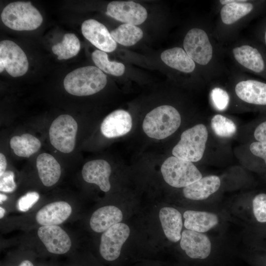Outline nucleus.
Here are the masks:
<instances>
[{
    "mask_svg": "<svg viewBox=\"0 0 266 266\" xmlns=\"http://www.w3.org/2000/svg\"><path fill=\"white\" fill-rule=\"evenodd\" d=\"M180 239L181 248L189 257L204 259L209 255L211 248L210 241L201 233L184 230Z\"/></svg>",
    "mask_w": 266,
    "mask_h": 266,
    "instance_id": "obj_16",
    "label": "nucleus"
},
{
    "mask_svg": "<svg viewBox=\"0 0 266 266\" xmlns=\"http://www.w3.org/2000/svg\"><path fill=\"white\" fill-rule=\"evenodd\" d=\"M258 37L261 44L266 49V20L263 23L259 30Z\"/></svg>",
    "mask_w": 266,
    "mask_h": 266,
    "instance_id": "obj_37",
    "label": "nucleus"
},
{
    "mask_svg": "<svg viewBox=\"0 0 266 266\" xmlns=\"http://www.w3.org/2000/svg\"><path fill=\"white\" fill-rule=\"evenodd\" d=\"M252 205L257 220L261 223L266 222V194L257 195L253 200Z\"/></svg>",
    "mask_w": 266,
    "mask_h": 266,
    "instance_id": "obj_34",
    "label": "nucleus"
},
{
    "mask_svg": "<svg viewBox=\"0 0 266 266\" xmlns=\"http://www.w3.org/2000/svg\"><path fill=\"white\" fill-rule=\"evenodd\" d=\"M7 166L6 159L1 152L0 153V177L5 172Z\"/></svg>",
    "mask_w": 266,
    "mask_h": 266,
    "instance_id": "obj_38",
    "label": "nucleus"
},
{
    "mask_svg": "<svg viewBox=\"0 0 266 266\" xmlns=\"http://www.w3.org/2000/svg\"><path fill=\"white\" fill-rule=\"evenodd\" d=\"M161 59L170 67L183 73H192L196 68L195 62L181 47H175L165 50L161 55Z\"/></svg>",
    "mask_w": 266,
    "mask_h": 266,
    "instance_id": "obj_24",
    "label": "nucleus"
},
{
    "mask_svg": "<svg viewBox=\"0 0 266 266\" xmlns=\"http://www.w3.org/2000/svg\"><path fill=\"white\" fill-rule=\"evenodd\" d=\"M39 195L36 192H30L21 197L18 200L17 207L19 210H29L39 200Z\"/></svg>",
    "mask_w": 266,
    "mask_h": 266,
    "instance_id": "obj_35",
    "label": "nucleus"
},
{
    "mask_svg": "<svg viewBox=\"0 0 266 266\" xmlns=\"http://www.w3.org/2000/svg\"><path fill=\"white\" fill-rule=\"evenodd\" d=\"M37 234L51 253L63 254L71 247V241L68 235L58 225L41 226L38 230Z\"/></svg>",
    "mask_w": 266,
    "mask_h": 266,
    "instance_id": "obj_15",
    "label": "nucleus"
},
{
    "mask_svg": "<svg viewBox=\"0 0 266 266\" xmlns=\"http://www.w3.org/2000/svg\"><path fill=\"white\" fill-rule=\"evenodd\" d=\"M7 198V197L5 195L0 193V204H1L3 202V201L6 200Z\"/></svg>",
    "mask_w": 266,
    "mask_h": 266,
    "instance_id": "obj_40",
    "label": "nucleus"
},
{
    "mask_svg": "<svg viewBox=\"0 0 266 266\" xmlns=\"http://www.w3.org/2000/svg\"><path fill=\"white\" fill-rule=\"evenodd\" d=\"M249 132L250 141H266V115L253 123Z\"/></svg>",
    "mask_w": 266,
    "mask_h": 266,
    "instance_id": "obj_33",
    "label": "nucleus"
},
{
    "mask_svg": "<svg viewBox=\"0 0 266 266\" xmlns=\"http://www.w3.org/2000/svg\"><path fill=\"white\" fill-rule=\"evenodd\" d=\"M5 213V209L2 207H0V219L3 217Z\"/></svg>",
    "mask_w": 266,
    "mask_h": 266,
    "instance_id": "obj_41",
    "label": "nucleus"
},
{
    "mask_svg": "<svg viewBox=\"0 0 266 266\" xmlns=\"http://www.w3.org/2000/svg\"><path fill=\"white\" fill-rule=\"evenodd\" d=\"M0 17L6 27L18 31L35 30L43 21L41 14L31 2L10 3L4 8Z\"/></svg>",
    "mask_w": 266,
    "mask_h": 266,
    "instance_id": "obj_4",
    "label": "nucleus"
},
{
    "mask_svg": "<svg viewBox=\"0 0 266 266\" xmlns=\"http://www.w3.org/2000/svg\"><path fill=\"white\" fill-rule=\"evenodd\" d=\"M80 49V43L75 34L66 33L61 42L53 45L52 50L58 60H66L76 56Z\"/></svg>",
    "mask_w": 266,
    "mask_h": 266,
    "instance_id": "obj_29",
    "label": "nucleus"
},
{
    "mask_svg": "<svg viewBox=\"0 0 266 266\" xmlns=\"http://www.w3.org/2000/svg\"><path fill=\"white\" fill-rule=\"evenodd\" d=\"M14 174L12 171H6L0 177V191L4 193H12L16 188Z\"/></svg>",
    "mask_w": 266,
    "mask_h": 266,
    "instance_id": "obj_36",
    "label": "nucleus"
},
{
    "mask_svg": "<svg viewBox=\"0 0 266 266\" xmlns=\"http://www.w3.org/2000/svg\"><path fill=\"white\" fill-rule=\"evenodd\" d=\"M181 123V117L177 109L170 105H163L146 114L142 129L148 137L160 140L173 134Z\"/></svg>",
    "mask_w": 266,
    "mask_h": 266,
    "instance_id": "obj_1",
    "label": "nucleus"
},
{
    "mask_svg": "<svg viewBox=\"0 0 266 266\" xmlns=\"http://www.w3.org/2000/svg\"><path fill=\"white\" fill-rule=\"evenodd\" d=\"M77 129V123L73 117L68 114L59 116L49 128L51 144L61 152H71L75 146Z\"/></svg>",
    "mask_w": 266,
    "mask_h": 266,
    "instance_id": "obj_7",
    "label": "nucleus"
},
{
    "mask_svg": "<svg viewBox=\"0 0 266 266\" xmlns=\"http://www.w3.org/2000/svg\"><path fill=\"white\" fill-rule=\"evenodd\" d=\"M161 171L166 183L175 188H184L202 177L193 163L173 156L164 162Z\"/></svg>",
    "mask_w": 266,
    "mask_h": 266,
    "instance_id": "obj_5",
    "label": "nucleus"
},
{
    "mask_svg": "<svg viewBox=\"0 0 266 266\" xmlns=\"http://www.w3.org/2000/svg\"><path fill=\"white\" fill-rule=\"evenodd\" d=\"M232 54L243 68L266 79V49L261 44L245 42L233 47Z\"/></svg>",
    "mask_w": 266,
    "mask_h": 266,
    "instance_id": "obj_8",
    "label": "nucleus"
},
{
    "mask_svg": "<svg viewBox=\"0 0 266 266\" xmlns=\"http://www.w3.org/2000/svg\"><path fill=\"white\" fill-rule=\"evenodd\" d=\"M111 173L110 164L102 159L90 161L84 165L82 169V175L84 181L97 185L101 190L105 192L110 189L109 176Z\"/></svg>",
    "mask_w": 266,
    "mask_h": 266,
    "instance_id": "obj_17",
    "label": "nucleus"
},
{
    "mask_svg": "<svg viewBox=\"0 0 266 266\" xmlns=\"http://www.w3.org/2000/svg\"><path fill=\"white\" fill-rule=\"evenodd\" d=\"M110 34L116 42L130 46L140 40L143 33L142 30L137 26L125 23L111 31Z\"/></svg>",
    "mask_w": 266,
    "mask_h": 266,
    "instance_id": "obj_27",
    "label": "nucleus"
},
{
    "mask_svg": "<svg viewBox=\"0 0 266 266\" xmlns=\"http://www.w3.org/2000/svg\"><path fill=\"white\" fill-rule=\"evenodd\" d=\"M122 219L123 214L119 208L113 205H107L98 209L93 213L90 226L95 232L101 233L121 223Z\"/></svg>",
    "mask_w": 266,
    "mask_h": 266,
    "instance_id": "obj_21",
    "label": "nucleus"
},
{
    "mask_svg": "<svg viewBox=\"0 0 266 266\" xmlns=\"http://www.w3.org/2000/svg\"><path fill=\"white\" fill-rule=\"evenodd\" d=\"M219 2L223 5L220 11L221 21L227 26L258 14L266 4V1L246 0H221Z\"/></svg>",
    "mask_w": 266,
    "mask_h": 266,
    "instance_id": "obj_9",
    "label": "nucleus"
},
{
    "mask_svg": "<svg viewBox=\"0 0 266 266\" xmlns=\"http://www.w3.org/2000/svg\"><path fill=\"white\" fill-rule=\"evenodd\" d=\"M247 151L249 161L253 166L266 168V141H250Z\"/></svg>",
    "mask_w": 266,
    "mask_h": 266,
    "instance_id": "obj_31",
    "label": "nucleus"
},
{
    "mask_svg": "<svg viewBox=\"0 0 266 266\" xmlns=\"http://www.w3.org/2000/svg\"><path fill=\"white\" fill-rule=\"evenodd\" d=\"M132 127V119L130 113L124 110H116L108 115L100 125L101 133L111 138L128 133Z\"/></svg>",
    "mask_w": 266,
    "mask_h": 266,
    "instance_id": "obj_18",
    "label": "nucleus"
},
{
    "mask_svg": "<svg viewBox=\"0 0 266 266\" xmlns=\"http://www.w3.org/2000/svg\"><path fill=\"white\" fill-rule=\"evenodd\" d=\"M81 32L88 41L101 51L111 52L117 47L116 41L106 27L94 19H88L83 22Z\"/></svg>",
    "mask_w": 266,
    "mask_h": 266,
    "instance_id": "obj_14",
    "label": "nucleus"
},
{
    "mask_svg": "<svg viewBox=\"0 0 266 266\" xmlns=\"http://www.w3.org/2000/svg\"><path fill=\"white\" fill-rule=\"evenodd\" d=\"M27 57L20 47L11 40L0 42V72L5 69L11 76L24 75L28 71Z\"/></svg>",
    "mask_w": 266,
    "mask_h": 266,
    "instance_id": "obj_10",
    "label": "nucleus"
},
{
    "mask_svg": "<svg viewBox=\"0 0 266 266\" xmlns=\"http://www.w3.org/2000/svg\"><path fill=\"white\" fill-rule=\"evenodd\" d=\"M183 47L196 64L205 68L212 64L214 47L208 33L204 28L190 29L185 36Z\"/></svg>",
    "mask_w": 266,
    "mask_h": 266,
    "instance_id": "obj_6",
    "label": "nucleus"
},
{
    "mask_svg": "<svg viewBox=\"0 0 266 266\" xmlns=\"http://www.w3.org/2000/svg\"><path fill=\"white\" fill-rule=\"evenodd\" d=\"M106 14L124 23L138 25L147 17L146 9L138 3L133 1H113L108 3Z\"/></svg>",
    "mask_w": 266,
    "mask_h": 266,
    "instance_id": "obj_13",
    "label": "nucleus"
},
{
    "mask_svg": "<svg viewBox=\"0 0 266 266\" xmlns=\"http://www.w3.org/2000/svg\"><path fill=\"white\" fill-rule=\"evenodd\" d=\"M130 233L129 226L122 223L117 224L104 232L100 245V252L102 258L108 261L116 260Z\"/></svg>",
    "mask_w": 266,
    "mask_h": 266,
    "instance_id": "obj_12",
    "label": "nucleus"
},
{
    "mask_svg": "<svg viewBox=\"0 0 266 266\" xmlns=\"http://www.w3.org/2000/svg\"><path fill=\"white\" fill-rule=\"evenodd\" d=\"M159 218L167 238L173 242L180 240L183 225L181 213L174 208L165 207L160 210Z\"/></svg>",
    "mask_w": 266,
    "mask_h": 266,
    "instance_id": "obj_23",
    "label": "nucleus"
},
{
    "mask_svg": "<svg viewBox=\"0 0 266 266\" xmlns=\"http://www.w3.org/2000/svg\"><path fill=\"white\" fill-rule=\"evenodd\" d=\"M220 185L219 177L214 175H208L183 188V193L187 199L195 200H203L217 192Z\"/></svg>",
    "mask_w": 266,
    "mask_h": 266,
    "instance_id": "obj_20",
    "label": "nucleus"
},
{
    "mask_svg": "<svg viewBox=\"0 0 266 266\" xmlns=\"http://www.w3.org/2000/svg\"><path fill=\"white\" fill-rule=\"evenodd\" d=\"M209 136L206 126L197 124L185 130L172 150V154L180 159L192 163L200 161L204 156Z\"/></svg>",
    "mask_w": 266,
    "mask_h": 266,
    "instance_id": "obj_3",
    "label": "nucleus"
},
{
    "mask_svg": "<svg viewBox=\"0 0 266 266\" xmlns=\"http://www.w3.org/2000/svg\"><path fill=\"white\" fill-rule=\"evenodd\" d=\"M92 59L97 67L106 73L119 76L125 71V67L123 64L110 61L106 52L100 50L93 52Z\"/></svg>",
    "mask_w": 266,
    "mask_h": 266,
    "instance_id": "obj_30",
    "label": "nucleus"
},
{
    "mask_svg": "<svg viewBox=\"0 0 266 266\" xmlns=\"http://www.w3.org/2000/svg\"><path fill=\"white\" fill-rule=\"evenodd\" d=\"M106 83V75L98 67L92 66L75 69L64 80L65 90L76 96L95 94L101 90Z\"/></svg>",
    "mask_w": 266,
    "mask_h": 266,
    "instance_id": "obj_2",
    "label": "nucleus"
},
{
    "mask_svg": "<svg viewBox=\"0 0 266 266\" xmlns=\"http://www.w3.org/2000/svg\"><path fill=\"white\" fill-rule=\"evenodd\" d=\"M234 92L237 98L255 110L266 113V82L254 79L237 82Z\"/></svg>",
    "mask_w": 266,
    "mask_h": 266,
    "instance_id": "obj_11",
    "label": "nucleus"
},
{
    "mask_svg": "<svg viewBox=\"0 0 266 266\" xmlns=\"http://www.w3.org/2000/svg\"><path fill=\"white\" fill-rule=\"evenodd\" d=\"M183 217L184 226L187 230L201 233L211 229L218 222L216 215L207 212L187 210Z\"/></svg>",
    "mask_w": 266,
    "mask_h": 266,
    "instance_id": "obj_25",
    "label": "nucleus"
},
{
    "mask_svg": "<svg viewBox=\"0 0 266 266\" xmlns=\"http://www.w3.org/2000/svg\"><path fill=\"white\" fill-rule=\"evenodd\" d=\"M71 212V207L67 202L55 201L39 209L36 214V220L41 226L58 225L66 221Z\"/></svg>",
    "mask_w": 266,
    "mask_h": 266,
    "instance_id": "obj_19",
    "label": "nucleus"
},
{
    "mask_svg": "<svg viewBox=\"0 0 266 266\" xmlns=\"http://www.w3.org/2000/svg\"><path fill=\"white\" fill-rule=\"evenodd\" d=\"M210 126L214 135L223 139L232 138L237 130V126L233 120L221 114H216L212 116Z\"/></svg>",
    "mask_w": 266,
    "mask_h": 266,
    "instance_id": "obj_28",
    "label": "nucleus"
},
{
    "mask_svg": "<svg viewBox=\"0 0 266 266\" xmlns=\"http://www.w3.org/2000/svg\"><path fill=\"white\" fill-rule=\"evenodd\" d=\"M36 166L39 177L44 186H52L59 180L61 166L51 154L47 153L39 154L36 160Z\"/></svg>",
    "mask_w": 266,
    "mask_h": 266,
    "instance_id": "obj_22",
    "label": "nucleus"
},
{
    "mask_svg": "<svg viewBox=\"0 0 266 266\" xmlns=\"http://www.w3.org/2000/svg\"><path fill=\"white\" fill-rule=\"evenodd\" d=\"M210 98L213 107L218 111H224L228 108L230 102L228 92L221 87L213 88L210 93Z\"/></svg>",
    "mask_w": 266,
    "mask_h": 266,
    "instance_id": "obj_32",
    "label": "nucleus"
},
{
    "mask_svg": "<svg viewBox=\"0 0 266 266\" xmlns=\"http://www.w3.org/2000/svg\"><path fill=\"white\" fill-rule=\"evenodd\" d=\"M9 144L16 155L25 158H29L37 152L41 146L37 137L28 133L13 136Z\"/></svg>",
    "mask_w": 266,
    "mask_h": 266,
    "instance_id": "obj_26",
    "label": "nucleus"
},
{
    "mask_svg": "<svg viewBox=\"0 0 266 266\" xmlns=\"http://www.w3.org/2000/svg\"><path fill=\"white\" fill-rule=\"evenodd\" d=\"M19 266H33L31 262L29 260L23 261Z\"/></svg>",
    "mask_w": 266,
    "mask_h": 266,
    "instance_id": "obj_39",
    "label": "nucleus"
}]
</instances>
